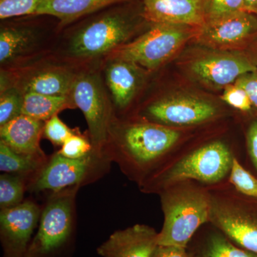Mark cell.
I'll return each mask as SVG.
<instances>
[{
	"label": "cell",
	"instance_id": "cell-30",
	"mask_svg": "<svg viewBox=\"0 0 257 257\" xmlns=\"http://www.w3.org/2000/svg\"><path fill=\"white\" fill-rule=\"evenodd\" d=\"M205 20L243 11V0H202Z\"/></svg>",
	"mask_w": 257,
	"mask_h": 257
},
{
	"label": "cell",
	"instance_id": "cell-10",
	"mask_svg": "<svg viewBox=\"0 0 257 257\" xmlns=\"http://www.w3.org/2000/svg\"><path fill=\"white\" fill-rule=\"evenodd\" d=\"M79 187L51 194L42 209L38 230L29 246L27 257H52L60 252L72 237L75 198Z\"/></svg>",
	"mask_w": 257,
	"mask_h": 257
},
{
	"label": "cell",
	"instance_id": "cell-25",
	"mask_svg": "<svg viewBox=\"0 0 257 257\" xmlns=\"http://www.w3.org/2000/svg\"><path fill=\"white\" fill-rule=\"evenodd\" d=\"M26 189L23 176L4 173L0 176V207L1 209L16 207L23 202Z\"/></svg>",
	"mask_w": 257,
	"mask_h": 257
},
{
	"label": "cell",
	"instance_id": "cell-3",
	"mask_svg": "<svg viewBox=\"0 0 257 257\" xmlns=\"http://www.w3.org/2000/svg\"><path fill=\"white\" fill-rule=\"evenodd\" d=\"M240 155L231 144L221 138H202L192 141L157 173L139 187L147 194L186 181L207 187L227 182L235 157Z\"/></svg>",
	"mask_w": 257,
	"mask_h": 257
},
{
	"label": "cell",
	"instance_id": "cell-4",
	"mask_svg": "<svg viewBox=\"0 0 257 257\" xmlns=\"http://www.w3.org/2000/svg\"><path fill=\"white\" fill-rule=\"evenodd\" d=\"M61 30L60 21L50 15L1 20V70H17L52 55Z\"/></svg>",
	"mask_w": 257,
	"mask_h": 257
},
{
	"label": "cell",
	"instance_id": "cell-15",
	"mask_svg": "<svg viewBox=\"0 0 257 257\" xmlns=\"http://www.w3.org/2000/svg\"><path fill=\"white\" fill-rule=\"evenodd\" d=\"M42 211L32 201L1 209L0 237L4 257H27L34 231L39 225Z\"/></svg>",
	"mask_w": 257,
	"mask_h": 257
},
{
	"label": "cell",
	"instance_id": "cell-36",
	"mask_svg": "<svg viewBox=\"0 0 257 257\" xmlns=\"http://www.w3.org/2000/svg\"><path fill=\"white\" fill-rule=\"evenodd\" d=\"M254 50H255V51H254L255 55H256V60H255V62H256V63L257 64V44L256 45V47H255Z\"/></svg>",
	"mask_w": 257,
	"mask_h": 257
},
{
	"label": "cell",
	"instance_id": "cell-12",
	"mask_svg": "<svg viewBox=\"0 0 257 257\" xmlns=\"http://www.w3.org/2000/svg\"><path fill=\"white\" fill-rule=\"evenodd\" d=\"M217 104L188 95L162 97L145 106L134 119L175 128H197L222 117Z\"/></svg>",
	"mask_w": 257,
	"mask_h": 257
},
{
	"label": "cell",
	"instance_id": "cell-20",
	"mask_svg": "<svg viewBox=\"0 0 257 257\" xmlns=\"http://www.w3.org/2000/svg\"><path fill=\"white\" fill-rule=\"evenodd\" d=\"M187 248L190 257H257L236 246L210 222L198 230Z\"/></svg>",
	"mask_w": 257,
	"mask_h": 257
},
{
	"label": "cell",
	"instance_id": "cell-11",
	"mask_svg": "<svg viewBox=\"0 0 257 257\" xmlns=\"http://www.w3.org/2000/svg\"><path fill=\"white\" fill-rule=\"evenodd\" d=\"M84 66L50 55L23 68L1 70V85L6 88L16 86L23 93L69 96L77 75Z\"/></svg>",
	"mask_w": 257,
	"mask_h": 257
},
{
	"label": "cell",
	"instance_id": "cell-1",
	"mask_svg": "<svg viewBox=\"0 0 257 257\" xmlns=\"http://www.w3.org/2000/svg\"><path fill=\"white\" fill-rule=\"evenodd\" d=\"M150 25L142 0L111 5L62 28L51 55L84 65L101 62Z\"/></svg>",
	"mask_w": 257,
	"mask_h": 257
},
{
	"label": "cell",
	"instance_id": "cell-21",
	"mask_svg": "<svg viewBox=\"0 0 257 257\" xmlns=\"http://www.w3.org/2000/svg\"><path fill=\"white\" fill-rule=\"evenodd\" d=\"M127 1L131 0H45L37 14L55 17L62 29L83 17Z\"/></svg>",
	"mask_w": 257,
	"mask_h": 257
},
{
	"label": "cell",
	"instance_id": "cell-26",
	"mask_svg": "<svg viewBox=\"0 0 257 257\" xmlns=\"http://www.w3.org/2000/svg\"><path fill=\"white\" fill-rule=\"evenodd\" d=\"M23 96L16 86L0 90V126L23 114Z\"/></svg>",
	"mask_w": 257,
	"mask_h": 257
},
{
	"label": "cell",
	"instance_id": "cell-6",
	"mask_svg": "<svg viewBox=\"0 0 257 257\" xmlns=\"http://www.w3.org/2000/svg\"><path fill=\"white\" fill-rule=\"evenodd\" d=\"M101 62L87 64L81 69L69 94L74 107L84 114L93 149L100 154L104 153L115 118L112 102L103 79Z\"/></svg>",
	"mask_w": 257,
	"mask_h": 257
},
{
	"label": "cell",
	"instance_id": "cell-23",
	"mask_svg": "<svg viewBox=\"0 0 257 257\" xmlns=\"http://www.w3.org/2000/svg\"><path fill=\"white\" fill-rule=\"evenodd\" d=\"M48 159L46 155L35 156L19 154L0 141V170L4 173L13 174L31 178L39 172Z\"/></svg>",
	"mask_w": 257,
	"mask_h": 257
},
{
	"label": "cell",
	"instance_id": "cell-37",
	"mask_svg": "<svg viewBox=\"0 0 257 257\" xmlns=\"http://www.w3.org/2000/svg\"><path fill=\"white\" fill-rule=\"evenodd\" d=\"M255 15H256V16H257V13H255Z\"/></svg>",
	"mask_w": 257,
	"mask_h": 257
},
{
	"label": "cell",
	"instance_id": "cell-32",
	"mask_svg": "<svg viewBox=\"0 0 257 257\" xmlns=\"http://www.w3.org/2000/svg\"><path fill=\"white\" fill-rule=\"evenodd\" d=\"M246 164L243 166L257 177V119H253L246 127Z\"/></svg>",
	"mask_w": 257,
	"mask_h": 257
},
{
	"label": "cell",
	"instance_id": "cell-35",
	"mask_svg": "<svg viewBox=\"0 0 257 257\" xmlns=\"http://www.w3.org/2000/svg\"><path fill=\"white\" fill-rule=\"evenodd\" d=\"M243 10L249 13H257V0H243Z\"/></svg>",
	"mask_w": 257,
	"mask_h": 257
},
{
	"label": "cell",
	"instance_id": "cell-31",
	"mask_svg": "<svg viewBox=\"0 0 257 257\" xmlns=\"http://www.w3.org/2000/svg\"><path fill=\"white\" fill-rule=\"evenodd\" d=\"M221 99L230 106L241 112H248L253 108L247 92L235 83L225 87Z\"/></svg>",
	"mask_w": 257,
	"mask_h": 257
},
{
	"label": "cell",
	"instance_id": "cell-24",
	"mask_svg": "<svg viewBox=\"0 0 257 257\" xmlns=\"http://www.w3.org/2000/svg\"><path fill=\"white\" fill-rule=\"evenodd\" d=\"M226 182L240 195L257 201V177L243 166L239 157H234Z\"/></svg>",
	"mask_w": 257,
	"mask_h": 257
},
{
	"label": "cell",
	"instance_id": "cell-29",
	"mask_svg": "<svg viewBox=\"0 0 257 257\" xmlns=\"http://www.w3.org/2000/svg\"><path fill=\"white\" fill-rule=\"evenodd\" d=\"M77 130H71L59 118L58 115L45 121L43 135L55 146L62 147Z\"/></svg>",
	"mask_w": 257,
	"mask_h": 257
},
{
	"label": "cell",
	"instance_id": "cell-8",
	"mask_svg": "<svg viewBox=\"0 0 257 257\" xmlns=\"http://www.w3.org/2000/svg\"><path fill=\"white\" fill-rule=\"evenodd\" d=\"M111 163L105 154L94 150L79 159L67 158L57 152L30 179L28 189L31 192L53 194L71 187L80 188L106 175Z\"/></svg>",
	"mask_w": 257,
	"mask_h": 257
},
{
	"label": "cell",
	"instance_id": "cell-28",
	"mask_svg": "<svg viewBox=\"0 0 257 257\" xmlns=\"http://www.w3.org/2000/svg\"><path fill=\"white\" fill-rule=\"evenodd\" d=\"M94 150L89 136L84 137L77 130L63 144L58 152L69 159L82 158Z\"/></svg>",
	"mask_w": 257,
	"mask_h": 257
},
{
	"label": "cell",
	"instance_id": "cell-33",
	"mask_svg": "<svg viewBox=\"0 0 257 257\" xmlns=\"http://www.w3.org/2000/svg\"><path fill=\"white\" fill-rule=\"evenodd\" d=\"M234 83L247 92L253 107L257 109V69L243 74Z\"/></svg>",
	"mask_w": 257,
	"mask_h": 257
},
{
	"label": "cell",
	"instance_id": "cell-17",
	"mask_svg": "<svg viewBox=\"0 0 257 257\" xmlns=\"http://www.w3.org/2000/svg\"><path fill=\"white\" fill-rule=\"evenodd\" d=\"M157 245L156 230L138 224L115 231L97 248L96 252L101 257H151Z\"/></svg>",
	"mask_w": 257,
	"mask_h": 257
},
{
	"label": "cell",
	"instance_id": "cell-7",
	"mask_svg": "<svg viewBox=\"0 0 257 257\" xmlns=\"http://www.w3.org/2000/svg\"><path fill=\"white\" fill-rule=\"evenodd\" d=\"M208 189L209 222L236 246L257 254V201L240 195L226 182Z\"/></svg>",
	"mask_w": 257,
	"mask_h": 257
},
{
	"label": "cell",
	"instance_id": "cell-2",
	"mask_svg": "<svg viewBox=\"0 0 257 257\" xmlns=\"http://www.w3.org/2000/svg\"><path fill=\"white\" fill-rule=\"evenodd\" d=\"M191 128L114 118L104 152L130 181L143 185L189 143Z\"/></svg>",
	"mask_w": 257,
	"mask_h": 257
},
{
	"label": "cell",
	"instance_id": "cell-13",
	"mask_svg": "<svg viewBox=\"0 0 257 257\" xmlns=\"http://www.w3.org/2000/svg\"><path fill=\"white\" fill-rule=\"evenodd\" d=\"M189 71L199 82L214 88L234 84L243 74L257 69L251 57L232 50H211L191 60Z\"/></svg>",
	"mask_w": 257,
	"mask_h": 257
},
{
	"label": "cell",
	"instance_id": "cell-19",
	"mask_svg": "<svg viewBox=\"0 0 257 257\" xmlns=\"http://www.w3.org/2000/svg\"><path fill=\"white\" fill-rule=\"evenodd\" d=\"M45 121L21 114L0 126L1 142L19 154L44 156L40 146Z\"/></svg>",
	"mask_w": 257,
	"mask_h": 257
},
{
	"label": "cell",
	"instance_id": "cell-14",
	"mask_svg": "<svg viewBox=\"0 0 257 257\" xmlns=\"http://www.w3.org/2000/svg\"><path fill=\"white\" fill-rule=\"evenodd\" d=\"M256 34V15L243 10L206 20L193 39L211 50H231Z\"/></svg>",
	"mask_w": 257,
	"mask_h": 257
},
{
	"label": "cell",
	"instance_id": "cell-16",
	"mask_svg": "<svg viewBox=\"0 0 257 257\" xmlns=\"http://www.w3.org/2000/svg\"><path fill=\"white\" fill-rule=\"evenodd\" d=\"M103 79L114 108L115 117L128 109L143 84V69L133 62L108 56L101 62Z\"/></svg>",
	"mask_w": 257,
	"mask_h": 257
},
{
	"label": "cell",
	"instance_id": "cell-27",
	"mask_svg": "<svg viewBox=\"0 0 257 257\" xmlns=\"http://www.w3.org/2000/svg\"><path fill=\"white\" fill-rule=\"evenodd\" d=\"M45 0H0V20L35 15Z\"/></svg>",
	"mask_w": 257,
	"mask_h": 257
},
{
	"label": "cell",
	"instance_id": "cell-5",
	"mask_svg": "<svg viewBox=\"0 0 257 257\" xmlns=\"http://www.w3.org/2000/svg\"><path fill=\"white\" fill-rule=\"evenodd\" d=\"M158 195L164 214L158 245L187 248L198 230L209 222V189L197 182L186 181L167 187Z\"/></svg>",
	"mask_w": 257,
	"mask_h": 257
},
{
	"label": "cell",
	"instance_id": "cell-9",
	"mask_svg": "<svg viewBox=\"0 0 257 257\" xmlns=\"http://www.w3.org/2000/svg\"><path fill=\"white\" fill-rule=\"evenodd\" d=\"M197 28L174 24H152L142 35L109 56L133 62L147 70H154L194 38Z\"/></svg>",
	"mask_w": 257,
	"mask_h": 257
},
{
	"label": "cell",
	"instance_id": "cell-22",
	"mask_svg": "<svg viewBox=\"0 0 257 257\" xmlns=\"http://www.w3.org/2000/svg\"><path fill=\"white\" fill-rule=\"evenodd\" d=\"M67 109H75L70 96H51L40 93H24L23 114L46 121Z\"/></svg>",
	"mask_w": 257,
	"mask_h": 257
},
{
	"label": "cell",
	"instance_id": "cell-34",
	"mask_svg": "<svg viewBox=\"0 0 257 257\" xmlns=\"http://www.w3.org/2000/svg\"><path fill=\"white\" fill-rule=\"evenodd\" d=\"M151 257H190L187 248L157 245Z\"/></svg>",
	"mask_w": 257,
	"mask_h": 257
},
{
	"label": "cell",
	"instance_id": "cell-18",
	"mask_svg": "<svg viewBox=\"0 0 257 257\" xmlns=\"http://www.w3.org/2000/svg\"><path fill=\"white\" fill-rule=\"evenodd\" d=\"M144 15L151 24L202 26L205 22L202 0H142Z\"/></svg>",
	"mask_w": 257,
	"mask_h": 257
}]
</instances>
